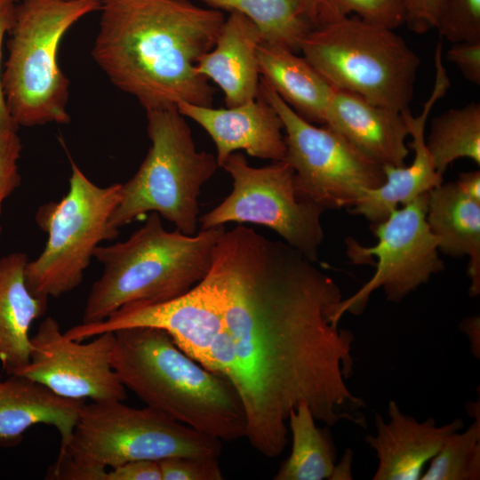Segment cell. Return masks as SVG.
Segmentation results:
<instances>
[{"label": "cell", "mask_w": 480, "mask_h": 480, "mask_svg": "<svg viewBox=\"0 0 480 480\" xmlns=\"http://www.w3.org/2000/svg\"><path fill=\"white\" fill-rule=\"evenodd\" d=\"M108 480H162L158 461L132 460L108 470Z\"/></svg>", "instance_id": "34"}, {"label": "cell", "mask_w": 480, "mask_h": 480, "mask_svg": "<svg viewBox=\"0 0 480 480\" xmlns=\"http://www.w3.org/2000/svg\"><path fill=\"white\" fill-rule=\"evenodd\" d=\"M420 480L480 479V417L462 433L445 439Z\"/></svg>", "instance_id": "26"}, {"label": "cell", "mask_w": 480, "mask_h": 480, "mask_svg": "<svg viewBox=\"0 0 480 480\" xmlns=\"http://www.w3.org/2000/svg\"><path fill=\"white\" fill-rule=\"evenodd\" d=\"M92 54L110 82L145 110L188 102L212 106L214 90L196 70L225 20L188 0H101Z\"/></svg>", "instance_id": "2"}, {"label": "cell", "mask_w": 480, "mask_h": 480, "mask_svg": "<svg viewBox=\"0 0 480 480\" xmlns=\"http://www.w3.org/2000/svg\"><path fill=\"white\" fill-rule=\"evenodd\" d=\"M380 166H403L409 136L402 113L351 92L335 89L324 124Z\"/></svg>", "instance_id": "17"}, {"label": "cell", "mask_w": 480, "mask_h": 480, "mask_svg": "<svg viewBox=\"0 0 480 480\" xmlns=\"http://www.w3.org/2000/svg\"><path fill=\"white\" fill-rule=\"evenodd\" d=\"M17 125L0 128V215L4 201L20 184L19 159L21 141ZM2 226L0 224V236Z\"/></svg>", "instance_id": "29"}, {"label": "cell", "mask_w": 480, "mask_h": 480, "mask_svg": "<svg viewBox=\"0 0 480 480\" xmlns=\"http://www.w3.org/2000/svg\"><path fill=\"white\" fill-rule=\"evenodd\" d=\"M461 191L469 198L480 202V171L460 173L456 181Z\"/></svg>", "instance_id": "37"}, {"label": "cell", "mask_w": 480, "mask_h": 480, "mask_svg": "<svg viewBox=\"0 0 480 480\" xmlns=\"http://www.w3.org/2000/svg\"><path fill=\"white\" fill-rule=\"evenodd\" d=\"M300 252L236 226L218 239L202 279L221 314L211 371L240 396L245 436L268 458L288 444L292 410L306 403L328 427L348 420L366 428L353 372L355 335L334 321L340 288Z\"/></svg>", "instance_id": "1"}, {"label": "cell", "mask_w": 480, "mask_h": 480, "mask_svg": "<svg viewBox=\"0 0 480 480\" xmlns=\"http://www.w3.org/2000/svg\"><path fill=\"white\" fill-rule=\"evenodd\" d=\"M101 0H21L15 4L2 84L19 127L67 124L69 82L58 63L67 31Z\"/></svg>", "instance_id": "5"}, {"label": "cell", "mask_w": 480, "mask_h": 480, "mask_svg": "<svg viewBox=\"0 0 480 480\" xmlns=\"http://www.w3.org/2000/svg\"><path fill=\"white\" fill-rule=\"evenodd\" d=\"M436 28L452 43L480 40V0H440Z\"/></svg>", "instance_id": "28"}, {"label": "cell", "mask_w": 480, "mask_h": 480, "mask_svg": "<svg viewBox=\"0 0 480 480\" xmlns=\"http://www.w3.org/2000/svg\"><path fill=\"white\" fill-rule=\"evenodd\" d=\"M218 459L178 456L160 460L162 480H221Z\"/></svg>", "instance_id": "30"}, {"label": "cell", "mask_w": 480, "mask_h": 480, "mask_svg": "<svg viewBox=\"0 0 480 480\" xmlns=\"http://www.w3.org/2000/svg\"><path fill=\"white\" fill-rule=\"evenodd\" d=\"M224 230L172 232L150 212L126 240L98 246L94 259L103 271L87 296L81 324L100 322L131 303L163 302L188 292L207 274Z\"/></svg>", "instance_id": "4"}, {"label": "cell", "mask_w": 480, "mask_h": 480, "mask_svg": "<svg viewBox=\"0 0 480 480\" xmlns=\"http://www.w3.org/2000/svg\"><path fill=\"white\" fill-rule=\"evenodd\" d=\"M468 82L480 84V40L452 43L446 53Z\"/></svg>", "instance_id": "31"}, {"label": "cell", "mask_w": 480, "mask_h": 480, "mask_svg": "<svg viewBox=\"0 0 480 480\" xmlns=\"http://www.w3.org/2000/svg\"><path fill=\"white\" fill-rule=\"evenodd\" d=\"M388 421L376 412V435L364 437L375 451L379 464L372 480H420L425 465L440 451L450 435L464 428L461 419L437 426L435 419L423 422L404 414L394 400L388 407Z\"/></svg>", "instance_id": "16"}, {"label": "cell", "mask_w": 480, "mask_h": 480, "mask_svg": "<svg viewBox=\"0 0 480 480\" xmlns=\"http://www.w3.org/2000/svg\"><path fill=\"white\" fill-rule=\"evenodd\" d=\"M324 0H300L304 15L312 23L313 28L316 25L318 11Z\"/></svg>", "instance_id": "39"}, {"label": "cell", "mask_w": 480, "mask_h": 480, "mask_svg": "<svg viewBox=\"0 0 480 480\" xmlns=\"http://www.w3.org/2000/svg\"><path fill=\"white\" fill-rule=\"evenodd\" d=\"M460 330L463 332L469 340L470 350L476 358L480 357V318L479 316H473L463 319L460 323Z\"/></svg>", "instance_id": "36"}, {"label": "cell", "mask_w": 480, "mask_h": 480, "mask_svg": "<svg viewBox=\"0 0 480 480\" xmlns=\"http://www.w3.org/2000/svg\"><path fill=\"white\" fill-rule=\"evenodd\" d=\"M151 146L134 175L121 184L110 218L116 228L156 212L186 234L196 233L198 198L218 166L212 154L197 150L191 130L177 106L146 110Z\"/></svg>", "instance_id": "6"}, {"label": "cell", "mask_w": 480, "mask_h": 480, "mask_svg": "<svg viewBox=\"0 0 480 480\" xmlns=\"http://www.w3.org/2000/svg\"><path fill=\"white\" fill-rule=\"evenodd\" d=\"M15 4H7L0 7V67H1V55H2V44L4 36L9 32L12 27L14 21ZM16 125L11 118L9 114L4 93L2 84V76L0 72V128L9 127Z\"/></svg>", "instance_id": "35"}, {"label": "cell", "mask_w": 480, "mask_h": 480, "mask_svg": "<svg viewBox=\"0 0 480 480\" xmlns=\"http://www.w3.org/2000/svg\"><path fill=\"white\" fill-rule=\"evenodd\" d=\"M216 10L239 12L260 28L264 42L297 52L313 28L304 15L300 0H202Z\"/></svg>", "instance_id": "25"}, {"label": "cell", "mask_w": 480, "mask_h": 480, "mask_svg": "<svg viewBox=\"0 0 480 480\" xmlns=\"http://www.w3.org/2000/svg\"><path fill=\"white\" fill-rule=\"evenodd\" d=\"M92 401L78 414L71 439L60 453L91 468H111L169 457L219 458L221 441L146 405Z\"/></svg>", "instance_id": "9"}, {"label": "cell", "mask_w": 480, "mask_h": 480, "mask_svg": "<svg viewBox=\"0 0 480 480\" xmlns=\"http://www.w3.org/2000/svg\"><path fill=\"white\" fill-rule=\"evenodd\" d=\"M404 12V24L417 34L436 28L440 0H400Z\"/></svg>", "instance_id": "32"}, {"label": "cell", "mask_w": 480, "mask_h": 480, "mask_svg": "<svg viewBox=\"0 0 480 480\" xmlns=\"http://www.w3.org/2000/svg\"><path fill=\"white\" fill-rule=\"evenodd\" d=\"M426 146L436 172L443 176L460 158L480 165V104L450 108L431 121Z\"/></svg>", "instance_id": "24"}, {"label": "cell", "mask_w": 480, "mask_h": 480, "mask_svg": "<svg viewBox=\"0 0 480 480\" xmlns=\"http://www.w3.org/2000/svg\"><path fill=\"white\" fill-rule=\"evenodd\" d=\"M177 108L182 116L198 124L212 139L220 168L237 150L273 162L285 157L283 123L260 93L255 100L232 108H214L188 102H180Z\"/></svg>", "instance_id": "15"}, {"label": "cell", "mask_w": 480, "mask_h": 480, "mask_svg": "<svg viewBox=\"0 0 480 480\" xmlns=\"http://www.w3.org/2000/svg\"><path fill=\"white\" fill-rule=\"evenodd\" d=\"M68 183L60 201L42 204L36 213L47 241L41 253L28 261L25 277L37 297L58 298L77 288L96 248L119 235L110 218L119 202L121 183L98 186L73 161Z\"/></svg>", "instance_id": "8"}, {"label": "cell", "mask_w": 480, "mask_h": 480, "mask_svg": "<svg viewBox=\"0 0 480 480\" xmlns=\"http://www.w3.org/2000/svg\"><path fill=\"white\" fill-rule=\"evenodd\" d=\"M353 12L367 23L390 29L404 24L400 0H324L315 27Z\"/></svg>", "instance_id": "27"}, {"label": "cell", "mask_w": 480, "mask_h": 480, "mask_svg": "<svg viewBox=\"0 0 480 480\" xmlns=\"http://www.w3.org/2000/svg\"><path fill=\"white\" fill-rule=\"evenodd\" d=\"M435 68V84L421 113L415 116L410 109L402 112L409 136L412 138L414 157L412 164L384 166L385 181L366 191L349 209L350 212L364 216L372 224L384 220L399 204H406L443 182V176L436 172L425 142V127L430 111L450 87L444 63L437 60Z\"/></svg>", "instance_id": "14"}, {"label": "cell", "mask_w": 480, "mask_h": 480, "mask_svg": "<svg viewBox=\"0 0 480 480\" xmlns=\"http://www.w3.org/2000/svg\"><path fill=\"white\" fill-rule=\"evenodd\" d=\"M299 51L335 89L410 109L420 60L394 29L340 17L312 28Z\"/></svg>", "instance_id": "7"}, {"label": "cell", "mask_w": 480, "mask_h": 480, "mask_svg": "<svg viewBox=\"0 0 480 480\" xmlns=\"http://www.w3.org/2000/svg\"><path fill=\"white\" fill-rule=\"evenodd\" d=\"M18 0H0V7L7 4H16Z\"/></svg>", "instance_id": "40"}, {"label": "cell", "mask_w": 480, "mask_h": 480, "mask_svg": "<svg viewBox=\"0 0 480 480\" xmlns=\"http://www.w3.org/2000/svg\"><path fill=\"white\" fill-rule=\"evenodd\" d=\"M295 52L262 41L257 52L260 76L300 116L323 125L335 88Z\"/></svg>", "instance_id": "22"}, {"label": "cell", "mask_w": 480, "mask_h": 480, "mask_svg": "<svg viewBox=\"0 0 480 480\" xmlns=\"http://www.w3.org/2000/svg\"><path fill=\"white\" fill-rule=\"evenodd\" d=\"M46 479L52 480H108V469L91 468L72 461L67 455L59 456L49 468Z\"/></svg>", "instance_id": "33"}, {"label": "cell", "mask_w": 480, "mask_h": 480, "mask_svg": "<svg viewBox=\"0 0 480 480\" xmlns=\"http://www.w3.org/2000/svg\"><path fill=\"white\" fill-rule=\"evenodd\" d=\"M288 421L292 452L274 479L329 480L337 460V448L330 427L318 428L306 403L291 411Z\"/></svg>", "instance_id": "23"}, {"label": "cell", "mask_w": 480, "mask_h": 480, "mask_svg": "<svg viewBox=\"0 0 480 480\" xmlns=\"http://www.w3.org/2000/svg\"><path fill=\"white\" fill-rule=\"evenodd\" d=\"M353 452L348 448L340 462H336L329 480H351Z\"/></svg>", "instance_id": "38"}, {"label": "cell", "mask_w": 480, "mask_h": 480, "mask_svg": "<svg viewBox=\"0 0 480 480\" xmlns=\"http://www.w3.org/2000/svg\"><path fill=\"white\" fill-rule=\"evenodd\" d=\"M28 255L15 252L0 258V362L14 374L29 362V330L44 315L48 299L28 290L25 277Z\"/></svg>", "instance_id": "20"}, {"label": "cell", "mask_w": 480, "mask_h": 480, "mask_svg": "<svg viewBox=\"0 0 480 480\" xmlns=\"http://www.w3.org/2000/svg\"><path fill=\"white\" fill-rule=\"evenodd\" d=\"M260 93L272 105L285 132L284 160L294 172L298 196L326 209L351 208L385 181L383 167L326 125L316 126L288 106L260 76Z\"/></svg>", "instance_id": "10"}, {"label": "cell", "mask_w": 480, "mask_h": 480, "mask_svg": "<svg viewBox=\"0 0 480 480\" xmlns=\"http://www.w3.org/2000/svg\"><path fill=\"white\" fill-rule=\"evenodd\" d=\"M92 338L86 342L68 339L58 321L47 316L30 338L28 364L14 374L69 399L124 401L126 388L110 363L115 332Z\"/></svg>", "instance_id": "13"}, {"label": "cell", "mask_w": 480, "mask_h": 480, "mask_svg": "<svg viewBox=\"0 0 480 480\" xmlns=\"http://www.w3.org/2000/svg\"><path fill=\"white\" fill-rule=\"evenodd\" d=\"M221 168L232 179V190L220 204L199 218L201 229L222 227L228 222L264 226L308 260H317L324 240L321 216L325 209L298 196L294 172L288 162L281 160L253 167L242 153L234 152Z\"/></svg>", "instance_id": "11"}, {"label": "cell", "mask_w": 480, "mask_h": 480, "mask_svg": "<svg viewBox=\"0 0 480 480\" xmlns=\"http://www.w3.org/2000/svg\"><path fill=\"white\" fill-rule=\"evenodd\" d=\"M0 373V446L17 445L23 434L36 424L54 427L60 448L69 443L85 400L69 399L27 377Z\"/></svg>", "instance_id": "19"}, {"label": "cell", "mask_w": 480, "mask_h": 480, "mask_svg": "<svg viewBox=\"0 0 480 480\" xmlns=\"http://www.w3.org/2000/svg\"><path fill=\"white\" fill-rule=\"evenodd\" d=\"M263 36L246 16L225 18L213 47L197 61V72L223 92L227 108L243 105L260 94L258 47Z\"/></svg>", "instance_id": "18"}, {"label": "cell", "mask_w": 480, "mask_h": 480, "mask_svg": "<svg viewBox=\"0 0 480 480\" xmlns=\"http://www.w3.org/2000/svg\"><path fill=\"white\" fill-rule=\"evenodd\" d=\"M428 201V192L395 209L384 220L372 224L378 239L372 246L346 240L347 255L353 263L364 264L375 258L376 269L356 292L335 305L336 323L347 312L361 314L375 290L383 289L387 300L397 303L444 269L436 237L427 222Z\"/></svg>", "instance_id": "12"}, {"label": "cell", "mask_w": 480, "mask_h": 480, "mask_svg": "<svg viewBox=\"0 0 480 480\" xmlns=\"http://www.w3.org/2000/svg\"><path fill=\"white\" fill-rule=\"evenodd\" d=\"M114 332L112 367L146 405L220 441L245 436L243 404L227 378L192 359L162 330Z\"/></svg>", "instance_id": "3"}, {"label": "cell", "mask_w": 480, "mask_h": 480, "mask_svg": "<svg viewBox=\"0 0 480 480\" xmlns=\"http://www.w3.org/2000/svg\"><path fill=\"white\" fill-rule=\"evenodd\" d=\"M427 222L439 252L468 257V293H480V202L466 196L456 182L441 183L428 191Z\"/></svg>", "instance_id": "21"}]
</instances>
